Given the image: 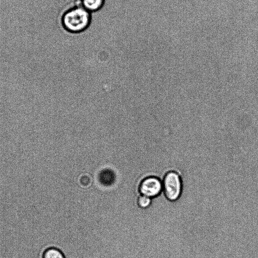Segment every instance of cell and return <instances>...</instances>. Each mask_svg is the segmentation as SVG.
I'll use <instances>...</instances> for the list:
<instances>
[{
	"label": "cell",
	"mask_w": 258,
	"mask_h": 258,
	"mask_svg": "<svg viewBox=\"0 0 258 258\" xmlns=\"http://www.w3.org/2000/svg\"><path fill=\"white\" fill-rule=\"evenodd\" d=\"M90 22V13L82 6L67 10L61 17L62 28L70 33L83 32L89 27Z\"/></svg>",
	"instance_id": "cell-1"
},
{
	"label": "cell",
	"mask_w": 258,
	"mask_h": 258,
	"mask_svg": "<svg viewBox=\"0 0 258 258\" xmlns=\"http://www.w3.org/2000/svg\"><path fill=\"white\" fill-rule=\"evenodd\" d=\"M164 198L169 202L177 201L183 190L182 172L177 168H170L167 170L162 178Z\"/></svg>",
	"instance_id": "cell-2"
},
{
	"label": "cell",
	"mask_w": 258,
	"mask_h": 258,
	"mask_svg": "<svg viewBox=\"0 0 258 258\" xmlns=\"http://www.w3.org/2000/svg\"><path fill=\"white\" fill-rule=\"evenodd\" d=\"M162 179L156 176H149L144 178L139 185V192L141 195L152 199L157 198L162 194Z\"/></svg>",
	"instance_id": "cell-3"
},
{
	"label": "cell",
	"mask_w": 258,
	"mask_h": 258,
	"mask_svg": "<svg viewBox=\"0 0 258 258\" xmlns=\"http://www.w3.org/2000/svg\"><path fill=\"white\" fill-rule=\"evenodd\" d=\"M104 4V0H81V6L90 13L100 10Z\"/></svg>",
	"instance_id": "cell-4"
},
{
	"label": "cell",
	"mask_w": 258,
	"mask_h": 258,
	"mask_svg": "<svg viewBox=\"0 0 258 258\" xmlns=\"http://www.w3.org/2000/svg\"><path fill=\"white\" fill-rule=\"evenodd\" d=\"M43 258H65L62 251L56 247L46 246L42 254Z\"/></svg>",
	"instance_id": "cell-5"
},
{
	"label": "cell",
	"mask_w": 258,
	"mask_h": 258,
	"mask_svg": "<svg viewBox=\"0 0 258 258\" xmlns=\"http://www.w3.org/2000/svg\"><path fill=\"white\" fill-rule=\"evenodd\" d=\"M153 199L149 197L140 195L138 199L137 203L139 207L142 209L149 208L152 203Z\"/></svg>",
	"instance_id": "cell-6"
}]
</instances>
